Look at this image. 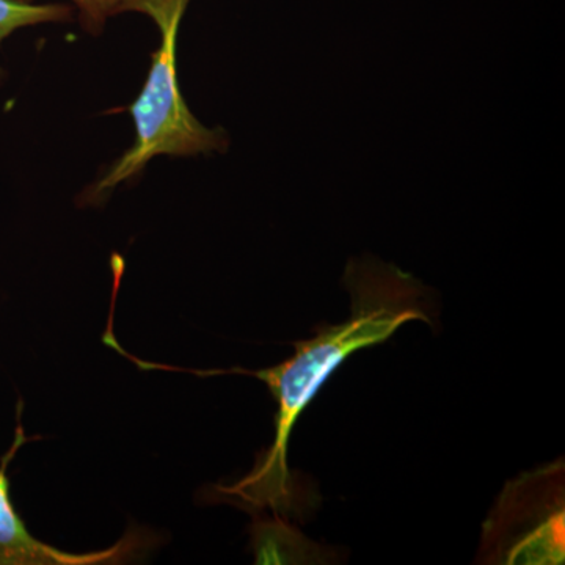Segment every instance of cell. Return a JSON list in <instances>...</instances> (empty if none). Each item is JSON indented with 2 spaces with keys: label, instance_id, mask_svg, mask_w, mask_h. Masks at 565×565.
<instances>
[{
  "label": "cell",
  "instance_id": "obj_3",
  "mask_svg": "<svg viewBox=\"0 0 565 565\" xmlns=\"http://www.w3.org/2000/svg\"><path fill=\"white\" fill-rule=\"evenodd\" d=\"M482 546L489 563H564L563 462L520 476L505 487L486 523Z\"/></svg>",
  "mask_w": 565,
  "mask_h": 565
},
{
  "label": "cell",
  "instance_id": "obj_6",
  "mask_svg": "<svg viewBox=\"0 0 565 565\" xmlns=\"http://www.w3.org/2000/svg\"><path fill=\"white\" fill-rule=\"evenodd\" d=\"M18 2L33 3L35 0H18ZM79 10L82 28L93 35H98L106 28L111 17H117L121 0H71Z\"/></svg>",
  "mask_w": 565,
  "mask_h": 565
},
{
  "label": "cell",
  "instance_id": "obj_1",
  "mask_svg": "<svg viewBox=\"0 0 565 565\" xmlns=\"http://www.w3.org/2000/svg\"><path fill=\"white\" fill-rule=\"evenodd\" d=\"M344 288L351 294L348 321L323 326L310 340L294 344V355L267 370L206 371L193 374H243L259 379L277 401L275 437L266 455L243 481L222 489L245 503L274 512L291 511L294 481L288 468L289 437L316 394L353 353L384 343L405 322L434 326L433 291L414 275L375 256L349 259Z\"/></svg>",
  "mask_w": 565,
  "mask_h": 565
},
{
  "label": "cell",
  "instance_id": "obj_4",
  "mask_svg": "<svg viewBox=\"0 0 565 565\" xmlns=\"http://www.w3.org/2000/svg\"><path fill=\"white\" fill-rule=\"evenodd\" d=\"M31 440L35 438H29L22 429V424L18 423L13 445L0 460V565H93L115 563L118 557H125V552L132 548L129 539L106 552L74 555L33 537L21 516L18 515L17 509L11 504L10 481L7 473L11 460L20 451L21 446Z\"/></svg>",
  "mask_w": 565,
  "mask_h": 565
},
{
  "label": "cell",
  "instance_id": "obj_2",
  "mask_svg": "<svg viewBox=\"0 0 565 565\" xmlns=\"http://www.w3.org/2000/svg\"><path fill=\"white\" fill-rule=\"evenodd\" d=\"M191 0H121L117 14L136 11L158 24L161 44L152 54L150 73L139 98L132 103L136 140L109 172L93 188V199H103L121 182L143 172L158 156L191 158L228 150L222 129H210L193 117L178 84L177 39L182 17Z\"/></svg>",
  "mask_w": 565,
  "mask_h": 565
},
{
  "label": "cell",
  "instance_id": "obj_5",
  "mask_svg": "<svg viewBox=\"0 0 565 565\" xmlns=\"http://www.w3.org/2000/svg\"><path fill=\"white\" fill-rule=\"evenodd\" d=\"M73 9L61 3H24L18 0H0V46L9 39L11 33L31 25L46 24V22L70 21ZM3 73L0 68V79Z\"/></svg>",
  "mask_w": 565,
  "mask_h": 565
}]
</instances>
